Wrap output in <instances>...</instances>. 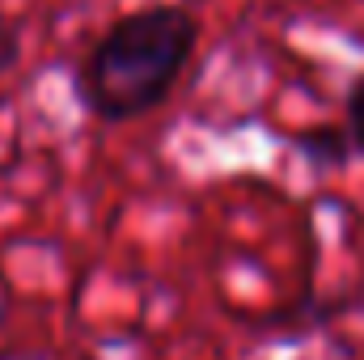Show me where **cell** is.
<instances>
[{
    "label": "cell",
    "mask_w": 364,
    "mask_h": 360,
    "mask_svg": "<svg viewBox=\"0 0 364 360\" xmlns=\"http://www.w3.org/2000/svg\"><path fill=\"white\" fill-rule=\"evenodd\" d=\"M199 43V17L182 4H140L114 17L90 47L77 93L93 119L127 123L157 110L186 73Z\"/></svg>",
    "instance_id": "obj_1"
},
{
    "label": "cell",
    "mask_w": 364,
    "mask_h": 360,
    "mask_svg": "<svg viewBox=\"0 0 364 360\" xmlns=\"http://www.w3.org/2000/svg\"><path fill=\"white\" fill-rule=\"evenodd\" d=\"M296 149H301L318 170H339V166L356 153L348 127H343V132H339V127H314V132H301V136H296Z\"/></svg>",
    "instance_id": "obj_2"
},
{
    "label": "cell",
    "mask_w": 364,
    "mask_h": 360,
    "mask_svg": "<svg viewBox=\"0 0 364 360\" xmlns=\"http://www.w3.org/2000/svg\"><path fill=\"white\" fill-rule=\"evenodd\" d=\"M343 115H348V136H352V149L364 157V73L352 81V85H348Z\"/></svg>",
    "instance_id": "obj_3"
},
{
    "label": "cell",
    "mask_w": 364,
    "mask_h": 360,
    "mask_svg": "<svg viewBox=\"0 0 364 360\" xmlns=\"http://www.w3.org/2000/svg\"><path fill=\"white\" fill-rule=\"evenodd\" d=\"M17 60H21V30L17 26H0V77L9 68H17Z\"/></svg>",
    "instance_id": "obj_4"
}]
</instances>
